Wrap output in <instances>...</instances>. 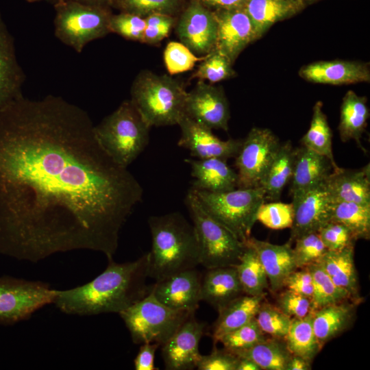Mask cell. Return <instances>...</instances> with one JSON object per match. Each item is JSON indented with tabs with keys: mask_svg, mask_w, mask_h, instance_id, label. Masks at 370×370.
Masks as SVG:
<instances>
[{
	"mask_svg": "<svg viewBox=\"0 0 370 370\" xmlns=\"http://www.w3.org/2000/svg\"><path fill=\"white\" fill-rule=\"evenodd\" d=\"M317 232L328 251L341 250L356 242L347 227L334 221H328Z\"/></svg>",
	"mask_w": 370,
	"mask_h": 370,
	"instance_id": "46",
	"label": "cell"
},
{
	"mask_svg": "<svg viewBox=\"0 0 370 370\" xmlns=\"http://www.w3.org/2000/svg\"><path fill=\"white\" fill-rule=\"evenodd\" d=\"M25 78L16 59L14 38L0 12V110L23 96Z\"/></svg>",
	"mask_w": 370,
	"mask_h": 370,
	"instance_id": "20",
	"label": "cell"
},
{
	"mask_svg": "<svg viewBox=\"0 0 370 370\" xmlns=\"http://www.w3.org/2000/svg\"><path fill=\"white\" fill-rule=\"evenodd\" d=\"M313 312L302 318L291 319L284 339L292 355L302 357L311 362L321 349L313 330Z\"/></svg>",
	"mask_w": 370,
	"mask_h": 370,
	"instance_id": "32",
	"label": "cell"
},
{
	"mask_svg": "<svg viewBox=\"0 0 370 370\" xmlns=\"http://www.w3.org/2000/svg\"><path fill=\"white\" fill-rule=\"evenodd\" d=\"M276 306L291 319L304 317L314 310L310 298L288 289L279 295Z\"/></svg>",
	"mask_w": 370,
	"mask_h": 370,
	"instance_id": "47",
	"label": "cell"
},
{
	"mask_svg": "<svg viewBox=\"0 0 370 370\" xmlns=\"http://www.w3.org/2000/svg\"><path fill=\"white\" fill-rule=\"evenodd\" d=\"M332 131L326 115L323 111V103L317 101L312 108V116L307 132L301 139L304 146L326 157L331 162L333 171L340 167L336 164L332 153Z\"/></svg>",
	"mask_w": 370,
	"mask_h": 370,
	"instance_id": "34",
	"label": "cell"
},
{
	"mask_svg": "<svg viewBox=\"0 0 370 370\" xmlns=\"http://www.w3.org/2000/svg\"><path fill=\"white\" fill-rule=\"evenodd\" d=\"M109 28L113 32L127 40L143 42L146 28L144 17L127 12H121L118 14H112Z\"/></svg>",
	"mask_w": 370,
	"mask_h": 370,
	"instance_id": "45",
	"label": "cell"
},
{
	"mask_svg": "<svg viewBox=\"0 0 370 370\" xmlns=\"http://www.w3.org/2000/svg\"><path fill=\"white\" fill-rule=\"evenodd\" d=\"M54 8L56 37L78 53L90 42L110 33L109 7L63 1Z\"/></svg>",
	"mask_w": 370,
	"mask_h": 370,
	"instance_id": "9",
	"label": "cell"
},
{
	"mask_svg": "<svg viewBox=\"0 0 370 370\" xmlns=\"http://www.w3.org/2000/svg\"><path fill=\"white\" fill-rule=\"evenodd\" d=\"M244 243L257 254L272 291L277 292L284 288L288 276L297 269L291 245L289 243L273 244L251 236Z\"/></svg>",
	"mask_w": 370,
	"mask_h": 370,
	"instance_id": "21",
	"label": "cell"
},
{
	"mask_svg": "<svg viewBox=\"0 0 370 370\" xmlns=\"http://www.w3.org/2000/svg\"><path fill=\"white\" fill-rule=\"evenodd\" d=\"M181 129L178 145L190 151L197 159L212 158L227 160L235 158L243 139L223 140L217 137L212 130L184 115L177 124Z\"/></svg>",
	"mask_w": 370,
	"mask_h": 370,
	"instance_id": "15",
	"label": "cell"
},
{
	"mask_svg": "<svg viewBox=\"0 0 370 370\" xmlns=\"http://www.w3.org/2000/svg\"><path fill=\"white\" fill-rule=\"evenodd\" d=\"M108 260L106 269L90 282L71 289L56 290L53 304L67 314H119L149 293V252L132 262Z\"/></svg>",
	"mask_w": 370,
	"mask_h": 370,
	"instance_id": "2",
	"label": "cell"
},
{
	"mask_svg": "<svg viewBox=\"0 0 370 370\" xmlns=\"http://www.w3.org/2000/svg\"><path fill=\"white\" fill-rule=\"evenodd\" d=\"M194 178L191 188L212 193L225 192L237 188L238 176L227 160L212 158L186 159Z\"/></svg>",
	"mask_w": 370,
	"mask_h": 370,
	"instance_id": "23",
	"label": "cell"
},
{
	"mask_svg": "<svg viewBox=\"0 0 370 370\" xmlns=\"http://www.w3.org/2000/svg\"><path fill=\"white\" fill-rule=\"evenodd\" d=\"M111 7L144 18L152 14L175 16L183 7V0H115Z\"/></svg>",
	"mask_w": 370,
	"mask_h": 370,
	"instance_id": "38",
	"label": "cell"
},
{
	"mask_svg": "<svg viewBox=\"0 0 370 370\" xmlns=\"http://www.w3.org/2000/svg\"><path fill=\"white\" fill-rule=\"evenodd\" d=\"M204 210L244 242L251 236L260 206L265 201L262 187L236 188L212 193L191 188Z\"/></svg>",
	"mask_w": 370,
	"mask_h": 370,
	"instance_id": "6",
	"label": "cell"
},
{
	"mask_svg": "<svg viewBox=\"0 0 370 370\" xmlns=\"http://www.w3.org/2000/svg\"><path fill=\"white\" fill-rule=\"evenodd\" d=\"M64 1H75L79 3L89 4V5H101L110 8L115 0H64Z\"/></svg>",
	"mask_w": 370,
	"mask_h": 370,
	"instance_id": "55",
	"label": "cell"
},
{
	"mask_svg": "<svg viewBox=\"0 0 370 370\" xmlns=\"http://www.w3.org/2000/svg\"><path fill=\"white\" fill-rule=\"evenodd\" d=\"M299 75L308 82L330 85L370 82L369 64L358 61H318L302 66Z\"/></svg>",
	"mask_w": 370,
	"mask_h": 370,
	"instance_id": "19",
	"label": "cell"
},
{
	"mask_svg": "<svg viewBox=\"0 0 370 370\" xmlns=\"http://www.w3.org/2000/svg\"><path fill=\"white\" fill-rule=\"evenodd\" d=\"M307 267L313 280L312 303L314 310L347 300L352 301L349 293L333 282L319 262L312 263Z\"/></svg>",
	"mask_w": 370,
	"mask_h": 370,
	"instance_id": "37",
	"label": "cell"
},
{
	"mask_svg": "<svg viewBox=\"0 0 370 370\" xmlns=\"http://www.w3.org/2000/svg\"><path fill=\"white\" fill-rule=\"evenodd\" d=\"M201 275L196 268L173 274L151 285L155 297L166 306L195 312L201 301Z\"/></svg>",
	"mask_w": 370,
	"mask_h": 370,
	"instance_id": "18",
	"label": "cell"
},
{
	"mask_svg": "<svg viewBox=\"0 0 370 370\" xmlns=\"http://www.w3.org/2000/svg\"><path fill=\"white\" fill-rule=\"evenodd\" d=\"M305 7L302 0H245L243 8L259 39L273 24L292 17Z\"/></svg>",
	"mask_w": 370,
	"mask_h": 370,
	"instance_id": "26",
	"label": "cell"
},
{
	"mask_svg": "<svg viewBox=\"0 0 370 370\" xmlns=\"http://www.w3.org/2000/svg\"><path fill=\"white\" fill-rule=\"evenodd\" d=\"M195 312L170 308L160 302L151 291L119 313L135 344L162 346Z\"/></svg>",
	"mask_w": 370,
	"mask_h": 370,
	"instance_id": "8",
	"label": "cell"
},
{
	"mask_svg": "<svg viewBox=\"0 0 370 370\" xmlns=\"http://www.w3.org/2000/svg\"><path fill=\"white\" fill-rule=\"evenodd\" d=\"M206 324L192 314L162 345V356L166 369L187 370L196 368L201 356L199 344Z\"/></svg>",
	"mask_w": 370,
	"mask_h": 370,
	"instance_id": "16",
	"label": "cell"
},
{
	"mask_svg": "<svg viewBox=\"0 0 370 370\" xmlns=\"http://www.w3.org/2000/svg\"><path fill=\"white\" fill-rule=\"evenodd\" d=\"M181 42L193 53L205 56L215 47L217 24L212 11L196 0H190L176 27Z\"/></svg>",
	"mask_w": 370,
	"mask_h": 370,
	"instance_id": "13",
	"label": "cell"
},
{
	"mask_svg": "<svg viewBox=\"0 0 370 370\" xmlns=\"http://www.w3.org/2000/svg\"><path fill=\"white\" fill-rule=\"evenodd\" d=\"M146 28L143 42L157 44L168 36L174 25L175 18L164 14H152L146 17Z\"/></svg>",
	"mask_w": 370,
	"mask_h": 370,
	"instance_id": "48",
	"label": "cell"
},
{
	"mask_svg": "<svg viewBox=\"0 0 370 370\" xmlns=\"http://www.w3.org/2000/svg\"><path fill=\"white\" fill-rule=\"evenodd\" d=\"M27 2L29 3H34V2H37V1H39L40 0H26Z\"/></svg>",
	"mask_w": 370,
	"mask_h": 370,
	"instance_id": "57",
	"label": "cell"
},
{
	"mask_svg": "<svg viewBox=\"0 0 370 370\" xmlns=\"http://www.w3.org/2000/svg\"><path fill=\"white\" fill-rule=\"evenodd\" d=\"M234 354L253 360L261 370H286L292 356L284 340L273 337Z\"/></svg>",
	"mask_w": 370,
	"mask_h": 370,
	"instance_id": "35",
	"label": "cell"
},
{
	"mask_svg": "<svg viewBox=\"0 0 370 370\" xmlns=\"http://www.w3.org/2000/svg\"><path fill=\"white\" fill-rule=\"evenodd\" d=\"M211 11L243 8L245 0H196Z\"/></svg>",
	"mask_w": 370,
	"mask_h": 370,
	"instance_id": "52",
	"label": "cell"
},
{
	"mask_svg": "<svg viewBox=\"0 0 370 370\" xmlns=\"http://www.w3.org/2000/svg\"><path fill=\"white\" fill-rule=\"evenodd\" d=\"M160 345L157 343H147L140 345L134 364L136 370H154V358L156 349Z\"/></svg>",
	"mask_w": 370,
	"mask_h": 370,
	"instance_id": "51",
	"label": "cell"
},
{
	"mask_svg": "<svg viewBox=\"0 0 370 370\" xmlns=\"http://www.w3.org/2000/svg\"><path fill=\"white\" fill-rule=\"evenodd\" d=\"M284 288L312 300L314 285L312 275L307 267L297 269L287 278Z\"/></svg>",
	"mask_w": 370,
	"mask_h": 370,
	"instance_id": "50",
	"label": "cell"
},
{
	"mask_svg": "<svg viewBox=\"0 0 370 370\" xmlns=\"http://www.w3.org/2000/svg\"><path fill=\"white\" fill-rule=\"evenodd\" d=\"M239 358L226 349H213L208 355H201L196 368L199 370H236Z\"/></svg>",
	"mask_w": 370,
	"mask_h": 370,
	"instance_id": "49",
	"label": "cell"
},
{
	"mask_svg": "<svg viewBox=\"0 0 370 370\" xmlns=\"http://www.w3.org/2000/svg\"><path fill=\"white\" fill-rule=\"evenodd\" d=\"M358 304L347 300L314 310L312 326L321 349L326 343L351 327L355 320Z\"/></svg>",
	"mask_w": 370,
	"mask_h": 370,
	"instance_id": "25",
	"label": "cell"
},
{
	"mask_svg": "<svg viewBox=\"0 0 370 370\" xmlns=\"http://www.w3.org/2000/svg\"><path fill=\"white\" fill-rule=\"evenodd\" d=\"M56 290L45 282L0 277V325H13L53 303Z\"/></svg>",
	"mask_w": 370,
	"mask_h": 370,
	"instance_id": "10",
	"label": "cell"
},
{
	"mask_svg": "<svg viewBox=\"0 0 370 370\" xmlns=\"http://www.w3.org/2000/svg\"><path fill=\"white\" fill-rule=\"evenodd\" d=\"M149 128L132 101L125 100L95 125L94 130L107 153L127 168L147 146Z\"/></svg>",
	"mask_w": 370,
	"mask_h": 370,
	"instance_id": "5",
	"label": "cell"
},
{
	"mask_svg": "<svg viewBox=\"0 0 370 370\" xmlns=\"http://www.w3.org/2000/svg\"><path fill=\"white\" fill-rule=\"evenodd\" d=\"M151 249L148 275L156 282L199 264V247L193 225L179 212L152 216L148 220Z\"/></svg>",
	"mask_w": 370,
	"mask_h": 370,
	"instance_id": "3",
	"label": "cell"
},
{
	"mask_svg": "<svg viewBox=\"0 0 370 370\" xmlns=\"http://www.w3.org/2000/svg\"><path fill=\"white\" fill-rule=\"evenodd\" d=\"M265 293L260 295H241L217 310L219 316L212 329L214 343L227 332L236 330L254 319L264 301Z\"/></svg>",
	"mask_w": 370,
	"mask_h": 370,
	"instance_id": "29",
	"label": "cell"
},
{
	"mask_svg": "<svg viewBox=\"0 0 370 370\" xmlns=\"http://www.w3.org/2000/svg\"><path fill=\"white\" fill-rule=\"evenodd\" d=\"M255 319L264 333L273 338L284 340L289 328L291 319L277 306L262 302Z\"/></svg>",
	"mask_w": 370,
	"mask_h": 370,
	"instance_id": "41",
	"label": "cell"
},
{
	"mask_svg": "<svg viewBox=\"0 0 370 370\" xmlns=\"http://www.w3.org/2000/svg\"><path fill=\"white\" fill-rule=\"evenodd\" d=\"M266 339L255 317L240 328L222 336L219 342L234 354L247 349Z\"/></svg>",
	"mask_w": 370,
	"mask_h": 370,
	"instance_id": "40",
	"label": "cell"
},
{
	"mask_svg": "<svg viewBox=\"0 0 370 370\" xmlns=\"http://www.w3.org/2000/svg\"><path fill=\"white\" fill-rule=\"evenodd\" d=\"M293 217L292 203L264 202L257 212L256 221L272 230H282L291 227Z\"/></svg>",
	"mask_w": 370,
	"mask_h": 370,
	"instance_id": "42",
	"label": "cell"
},
{
	"mask_svg": "<svg viewBox=\"0 0 370 370\" xmlns=\"http://www.w3.org/2000/svg\"><path fill=\"white\" fill-rule=\"evenodd\" d=\"M64 0H55V3L62 2Z\"/></svg>",
	"mask_w": 370,
	"mask_h": 370,
	"instance_id": "58",
	"label": "cell"
},
{
	"mask_svg": "<svg viewBox=\"0 0 370 370\" xmlns=\"http://www.w3.org/2000/svg\"><path fill=\"white\" fill-rule=\"evenodd\" d=\"M332 169V165L326 157L304 146L296 149L291 179L292 198L323 183Z\"/></svg>",
	"mask_w": 370,
	"mask_h": 370,
	"instance_id": "24",
	"label": "cell"
},
{
	"mask_svg": "<svg viewBox=\"0 0 370 370\" xmlns=\"http://www.w3.org/2000/svg\"><path fill=\"white\" fill-rule=\"evenodd\" d=\"M304 1V3L308 5L309 4H311V3H313L317 1H319V0H302Z\"/></svg>",
	"mask_w": 370,
	"mask_h": 370,
	"instance_id": "56",
	"label": "cell"
},
{
	"mask_svg": "<svg viewBox=\"0 0 370 370\" xmlns=\"http://www.w3.org/2000/svg\"><path fill=\"white\" fill-rule=\"evenodd\" d=\"M94 128L60 96H22L0 110V254L37 262L84 249L113 259L143 190Z\"/></svg>",
	"mask_w": 370,
	"mask_h": 370,
	"instance_id": "1",
	"label": "cell"
},
{
	"mask_svg": "<svg viewBox=\"0 0 370 370\" xmlns=\"http://www.w3.org/2000/svg\"><path fill=\"white\" fill-rule=\"evenodd\" d=\"M332 201L324 182L293 197L294 217L288 243L317 232L330 221Z\"/></svg>",
	"mask_w": 370,
	"mask_h": 370,
	"instance_id": "14",
	"label": "cell"
},
{
	"mask_svg": "<svg viewBox=\"0 0 370 370\" xmlns=\"http://www.w3.org/2000/svg\"><path fill=\"white\" fill-rule=\"evenodd\" d=\"M230 60L216 49L204 56L193 77L216 83L236 75Z\"/></svg>",
	"mask_w": 370,
	"mask_h": 370,
	"instance_id": "39",
	"label": "cell"
},
{
	"mask_svg": "<svg viewBox=\"0 0 370 370\" xmlns=\"http://www.w3.org/2000/svg\"><path fill=\"white\" fill-rule=\"evenodd\" d=\"M204 58V56L197 57L187 47L178 42H169L164 51V64L171 75L192 69L195 63Z\"/></svg>",
	"mask_w": 370,
	"mask_h": 370,
	"instance_id": "44",
	"label": "cell"
},
{
	"mask_svg": "<svg viewBox=\"0 0 370 370\" xmlns=\"http://www.w3.org/2000/svg\"><path fill=\"white\" fill-rule=\"evenodd\" d=\"M296 149L291 141L281 144L263 181L265 199L277 201L292 177Z\"/></svg>",
	"mask_w": 370,
	"mask_h": 370,
	"instance_id": "31",
	"label": "cell"
},
{
	"mask_svg": "<svg viewBox=\"0 0 370 370\" xmlns=\"http://www.w3.org/2000/svg\"><path fill=\"white\" fill-rule=\"evenodd\" d=\"M236 370H261L260 367L253 360L243 357H238Z\"/></svg>",
	"mask_w": 370,
	"mask_h": 370,
	"instance_id": "54",
	"label": "cell"
},
{
	"mask_svg": "<svg viewBox=\"0 0 370 370\" xmlns=\"http://www.w3.org/2000/svg\"><path fill=\"white\" fill-rule=\"evenodd\" d=\"M333 201L370 205V164L349 170L333 171L324 181Z\"/></svg>",
	"mask_w": 370,
	"mask_h": 370,
	"instance_id": "22",
	"label": "cell"
},
{
	"mask_svg": "<svg viewBox=\"0 0 370 370\" xmlns=\"http://www.w3.org/2000/svg\"><path fill=\"white\" fill-rule=\"evenodd\" d=\"M330 221L345 225L356 241L370 238V205L332 201Z\"/></svg>",
	"mask_w": 370,
	"mask_h": 370,
	"instance_id": "33",
	"label": "cell"
},
{
	"mask_svg": "<svg viewBox=\"0 0 370 370\" xmlns=\"http://www.w3.org/2000/svg\"><path fill=\"white\" fill-rule=\"evenodd\" d=\"M243 291L234 266L208 269L201 282V301L217 310L243 295Z\"/></svg>",
	"mask_w": 370,
	"mask_h": 370,
	"instance_id": "27",
	"label": "cell"
},
{
	"mask_svg": "<svg viewBox=\"0 0 370 370\" xmlns=\"http://www.w3.org/2000/svg\"><path fill=\"white\" fill-rule=\"evenodd\" d=\"M312 362L306 359L292 355L287 365L286 370H310Z\"/></svg>",
	"mask_w": 370,
	"mask_h": 370,
	"instance_id": "53",
	"label": "cell"
},
{
	"mask_svg": "<svg viewBox=\"0 0 370 370\" xmlns=\"http://www.w3.org/2000/svg\"><path fill=\"white\" fill-rule=\"evenodd\" d=\"M340 112L338 132L341 140H354L361 149L365 150L360 138L369 117L367 97L359 96L352 90H348L343 98Z\"/></svg>",
	"mask_w": 370,
	"mask_h": 370,
	"instance_id": "30",
	"label": "cell"
},
{
	"mask_svg": "<svg viewBox=\"0 0 370 370\" xmlns=\"http://www.w3.org/2000/svg\"><path fill=\"white\" fill-rule=\"evenodd\" d=\"M354 245L338 251H327L317 262L339 288L346 291L352 300L362 301L354 263Z\"/></svg>",
	"mask_w": 370,
	"mask_h": 370,
	"instance_id": "28",
	"label": "cell"
},
{
	"mask_svg": "<svg viewBox=\"0 0 370 370\" xmlns=\"http://www.w3.org/2000/svg\"><path fill=\"white\" fill-rule=\"evenodd\" d=\"M244 244L240 260L234 265L243 293L252 296L262 295L268 287L267 274L255 250Z\"/></svg>",
	"mask_w": 370,
	"mask_h": 370,
	"instance_id": "36",
	"label": "cell"
},
{
	"mask_svg": "<svg viewBox=\"0 0 370 370\" xmlns=\"http://www.w3.org/2000/svg\"><path fill=\"white\" fill-rule=\"evenodd\" d=\"M187 92L173 77L143 71L133 82L130 101L150 127L173 125L185 115Z\"/></svg>",
	"mask_w": 370,
	"mask_h": 370,
	"instance_id": "4",
	"label": "cell"
},
{
	"mask_svg": "<svg viewBox=\"0 0 370 370\" xmlns=\"http://www.w3.org/2000/svg\"><path fill=\"white\" fill-rule=\"evenodd\" d=\"M295 242L293 251L297 269L317 262L328 251L317 232L303 235Z\"/></svg>",
	"mask_w": 370,
	"mask_h": 370,
	"instance_id": "43",
	"label": "cell"
},
{
	"mask_svg": "<svg viewBox=\"0 0 370 370\" xmlns=\"http://www.w3.org/2000/svg\"><path fill=\"white\" fill-rule=\"evenodd\" d=\"M185 204L197 238L199 264L210 269L238 264L244 243L204 210L191 188L186 195Z\"/></svg>",
	"mask_w": 370,
	"mask_h": 370,
	"instance_id": "7",
	"label": "cell"
},
{
	"mask_svg": "<svg viewBox=\"0 0 370 370\" xmlns=\"http://www.w3.org/2000/svg\"><path fill=\"white\" fill-rule=\"evenodd\" d=\"M185 115L212 130L227 131L230 111L223 88L199 80L187 92Z\"/></svg>",
	"mask_w": 370,
	"mask_h": 370,
	"instance_id": "12",
	"label": "cell"
},
{
	"mask_svg": "<svg viewBox=\"0 0 370 370\" xmlns=\"http://www.w3.org/2000/svg\"><path fill=\"white\" fill-rule=\"evenodd\" d=\"M217 24L214 49L234 64L250 43L258 40L252 23L243 8L212 11Z\"/></svg>",
	"mask_w": 370,
	"mask_h": 370,
	"instance_id": "17",
	"label": "cell"
},
{
	"mask_svg": "<svg viewBox=\"0 0 370 370\" xmlns=\"http://www.w3.org/2000/svg\"><path fill=\"white\" fill-rule=\"evenodd\" d=\"M281 143L268 128L253 127L242 140L236 156L237 188L262 187Z\"/></svg>",
	"mask_w": 370,
	"mask_h": 370,
	"instance_id": "11",
	"label": "cell"
}]
</instances>
